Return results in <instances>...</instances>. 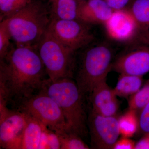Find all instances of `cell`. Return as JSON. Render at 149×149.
<instances>
[{"instance_id": "obj_1", "label": "cell", "mask_w": 149, "mask_h": 149, "mask_svg": "<svg viewBox=\"0 0 149 149\" xmlns=\"http://www.w3.org/2000/svg\"><path fill=\"white\" fill-rule=\"evenodd\" d=\"M45 73L37 46L11 48L0 60V101L17 107L41 90Z\"/></svg>"}, {"instance_id": "obj_2", "label": "cell", "mask_w": 149, "mask_h": 149, "mask_svg": "<svg viewBox=\"0 0 149 149\" xmlns=\"http://www.w3.org/2000/svg\"><path fill=\"white\" fill-rule=\"evenodd\" d=\"M58 104L70 130L84 137L88 133V117L85 96L80 92L76 82L65 77L52 82L49 78L41 90Z\"/></svg>"}, {"instance_id": "obj_3", "label": "cell", "mask_w": 149, "mask_h": 149, "mask_svg": "<svg viewBox=\"0 0 149 149\" xmlns=\"http://www.w3.org/2000/svg\"><path fill=\"white\" fill-rule=\"evenodd\" d=\"M51 19L50 12L42 3L32 0L17 13L4 19L15 45L37 47Z\"/></svg>"}, {"instance_id": "obj_4", "label": "cell", "mask_w": 149, "mask_h": 149, "mask_svg": "<svg viewBox=\"0 0 149 149\" xmlns=\"http://www.w3.org/2000/svg\"><path fill=\"white\" fill-rule=\"evenodd\" d=\"M113 55L105 44L92 46L83 53L76 76V83L83 95L90 96L96 85L106 80L112 69Z\"/></svg>"}, {"instance_id": "obj_5", "label": "cell", "mask_w": 149, "mask_h": 149, "mask_svg": "<svg viewBox=\"0 0 149 149\" xmlns=\"http://www.w3.org/2000/svg\"><path fill=\"white\" fill-rule=\"evenodd\" d=\"M37 49L50 80L55 82L61 78H71L74 52L65 47L48 29Z\"/></svg>"}, {"instance_id": "obj_6", "label": "cell", "mask_w": 149, "mask_h": 149, "mask_svg": "<svg viewBox=\"0 0 149 149\" xmlns=\"http://www.w3.org/2000/svg\"><path fill=\"white\" fill-rule=\"evenodd\" d=\"M16 108L56 133L71 130L58 104L42 90L22 102Z\"/></svg>"}, {"instance_id": "obj_7", "label": "cell", "mask_w": 149, "mask_h": 149, "mask_svg": "<svg viewBox=\"0 0 149 149\" xmlns=\"http://www.w3.org/2000/svg\"><path fill=\"white\" fill-rule=\"evenodd\" d=\"M89 25L78 19H51L47 29L65 47L75 52L95 39Z\"/></svg>"}, {"instance_id": "obj_8", "label": "cell", "mask_w": 149, "mask_h": 149, "mask_svg": "<svg viewBox=\"0 0 149 149\" xmlns=\"http://www.w3.org/2000/svg\"><path fill=\"white\" fill-rule=\"evenodd\" d=\"M88 125L93 148L113 149L120 135L119 118L97 113L92 108L88 117Z\"/></svg>"}, {"instance_id": "obj_9", "label": "cell", "mask_w": 149, "mask_h": 149, "mask_svg": "<svg viewBox=\"0 0 149 149\" xmlns=\"http://www.w3.org/2000/svg\"><path fill=\"white\" fill-rule=\"evenodd\" d=\"M26 123V115L11 110L0 102V146L1 148L21 149L22 139Z\"/></svg>"}, {"instance_id": "obj_10", "label": "cell", "mask_w": 149, "mask_h": 149, "mask_svg": "<svg viewBox=\"0 0 149 149\" xmlns=\"http://www.w3.org/2000/svg\"><path fill=\"white\" fill-rule=\"evenodd\" d=\"M112 69L121 74L142 76L149 72V44L138 45L119 56Z\"/></svg>"}, {"instance_id": "obj_11", "label": "cell", "mask_w": 149, "mask_h": 149, "mask_svg": "<svg viewBox=\"0 0 149 149\" xmlns=\"http://www.w3.org/2000/svg\"><path fill=\"white\" fill-rule=\"evenodd\" d=\"M104 25L109 37L118 42L133 40L140 31L137 21L128 9L113 11Z\"/></svg>"}, {"instance_id": "obj_12", "label": "cell", "mask_w": 149, "mask_h": 149, "mask_svg": "<svg viewBox=\"0 0 149 149\" xmlns=\"http://www.w3.org/2000/svg\"><path fill=\"white\" fill-rule=\"evenodd\" d=\"M89 97L92 109L97 113L105 116H116L119 108L117 96L106 80L96 85Z\"/></svg>"}, {"instance_id": "obj_13", "label": "cell", "mask_w": 149, "mask_h": 149, "mask_svg": "<svg viewBox=\"0 0 149 149\" xmlns=\"http://www.w3.org/2000/svg\"><path fill=\"white\" fill-rule=\"evenodd\" d=\"M113 12L104 0H78L77 19L89 25L104 24Z\"/></svg>"}, {"instance_id": "obj_14", "label": "cell", "mask_w": 149, "mask_h": 149, "mask_svg": "<svg viewBox=\"0 0 149 149\" xmlns=\"http://www.w3.org/2000/svg\"><path fill=\"white\" fill-rule=\"evenodd\" d=\"M25 113L26 123L22 134L21 149H38L43 123L35 118Z\"/></svg>"}, {"instance_id": "obj_15", "label": "cell", "mask_w": 149, "mask_h": 149, "mask_svg": "<svg viewBox=\"0 0 149 149\" xmlns=\"http://www.w3.org/2000/svg\"><path fill=\"white\" fill-rule=\"evenodd\" d=\"M51 19H77L78 0H49Z\"/></svg>"}, {"instance_id": "obj_16", "label": "cell", "mask_w": 149, "mask_h": 149, "mask_svg": "<svg viewBox=\"0 0 149 149\" xmlns=\"http://www.w3.org/2000/svg\"><path fill=\"white\" fill-rule=\"evenodd\" d=\"M143 76L121 74L116 86L113 89L117 96L127 97L133 95L141 89L143 84Z\"/></svg>"}, {"instance_id": "obj_17", "label": "cell", "mask_w": 149, "mask_h": 149, "mask_svg": "<svg viewBox=\"0 0 149 149\" xmlns=\"http://www.w3.org/2000/svg\"><path fill=\"white\" fill-rule=\"evenodd\" d=\"M139 25V33L149 29V0H133L128 8Z\"/></svg>"}, {"instance_id": "obj_18", "label": "cell", "mask_w": 149, "mask_h": 149, "mask_svg": "<svg viewBox=\"0 0 149 149\" xmlns=\"http://www.w3.org/2000/svg\"><path fill=\"white\" fill-rule=\"evenodd\" d=\"M136 110L129 109L119 118L120 134L123 137L130 138L134 135L139 127Z\"/></svg>"}, {"instance_id": "obj_19", "label": "cell", "mask_w": 149, "mask_h": 149, "mask_svg": "<svg viewBox=\"0 0 149 149\" xmlns=\"http://www.w3.org/2000/svg\"><path fill=\"white\" fill-rule=\"evenodd\" d=\"M60 139L61 149H88L79 135L71 130L56 133Z\"/></svg>"}, {"instance_id": "obj_20", "label": "cell", "mask_w": 149, "mask_h": 149, "mask_svg": "<svg viewBox=\"0 0 149 149\" xmlns=\"http://www.w3.org/2000/svg\"><path fill=\"white\" fill-rule=\"evenodd\" d=\"M30 2V0H0L1 21L15 14Z\"/></svg>"}, {"instance_id": "obj_21", "label": "cell", "mask_w": 149, "mask_h": 149, "mask_svg": "<svg viewBox=\"0 0 149 149\" xmlns=\"http://www.w3.org/2000/svg\"><path fill=\"white\" fill-rule=\"evenodd\" d=\"M149 102V80L143 87L133 95L130 96L128 102L129 109H142Z\"/></svg>"}, {"instance_id": "obj_22", "label": "cell", "mask_w": 149, "mask_h": 149, "mask_svg": "<svg viewBox=\"0 0 149 149\" xmlns=\"http://www.w3.org/2000/svg\"><path fill=\"white\" fill-rule=\"evenodd\" d=\"M11 37L5 19L0 23V60L2 59L10 49Z\"/></svg>"}, {"instance_id": "obj_23", "label": "cell", "mask_w": 149, "mask_h": 149, "mask_svg": "<svg viewBox=\"0 0 149 149\" xmlns=\"http://www.w3.org/2000/svg\"><path fill=\"white\" fill-rule=\"evenodd\" d=\"M139 127L144 134L149 133V102L141 109L139 120Z\"/></svg>"}, {"instance_id": "obj_24", "label": "cell", "mask_w": 149, "mask_h": 149, "mask_svg": "<svg viewBox=\"0 0 149 149\" xmlns=\"http://www.w3.org/2000/svg\"><path fill=\"white\" fill-rule=\"evenodd\" d=\"M113 11L128 9L133 0H104Z\"/></svg>"}, {"instance_id": "obj_25", "label": "cell", "mask_w": 149, "mask_h": 149, "mask_svg": "<svg viewBox=\"0 0 149 149\" xmlns=\"http://www.w3.org/2000/svg\"><path fill=\"white\" fill-rule=\"evenodd\" d=\"M49 149H61L60 139L57 133L54 130L49 128Z\"/></svg>"}, {"instance_id": "obj_26", "label": "cell", "mask_w": 149, "mask_h": 149, "mask_svg": "<svg viewBox=\"0 0 149 149\" xmlns=\"http://www.w3.org/2000/svg\"><path fill=\"white\" fill-rule=\"evenodd\" d=\"M135 144L134 141L128 138L123 137L116 141L113 147L114 149H135Z\"/></svg>"}, {"instance_id": "obj_27", "label": "cell", "mask_w": 149, "mask_h": 149, "mask_svg": "<svg viewBox=\"0 0 149 149\" xmlns=\"http://www.w3.org/2000/svg\"><path fill=\"white\" fill-rule=\"evenodd\" d=\"M48 130L47 126L43 124L42 131L38 149H49Z\"/></svg>"}, {"instance_id": "obj_28", "label": "cell", "mask_w": 149, "mask_h": 149, "mask_svg": "<svg viewBox=\"0 0 149 149\" xmlns=\"http://www.w3.org/2000/svg\"><path fill=\"white\" fill-rule=\"evenodd\" d=\"M136 41L138 45L149 44V29L139 33L136 37Z\"/></svg>"}, {"instance_id": "obj_29", "label": "cell", "mask_w": 149, "mask_h": 149, "mask_svg": "<svg viewBox=\"0 0 149 149\" xmlns=\"http://www.w3.org/2000/svg\"><path fill=\"white\" fill-rule=\"evenodd\" d=\"M135 149H149V133L145 134L136 144Z\"/></svg>"}, {"instance_id": "obj_30", "label": "cell", "mask_w": 149, "mask_h": 149, "mask_svg": "<svg viewBox=\"0 0 149 149\" xmlns=\"http://www.w3.org/2000/svg\"><path fill=\"white\" fill-rule=\"evenodd\" d=\"M79 1H88V0H79Z\"/></svg>"}, {"instance_id": "obj_31", "label": "cell", "mask_w": 149, "mask_h": 149, "mask_svg": "<svg viewBox=\"0 0 149 149\" xmlns=\"http://www.w3.org/2000/svg\"><path fill=\"white\" fill-rule=\"evenodd\" d=\"M30 1H32V0H30Z\"/></svg>"}]
</instances>
